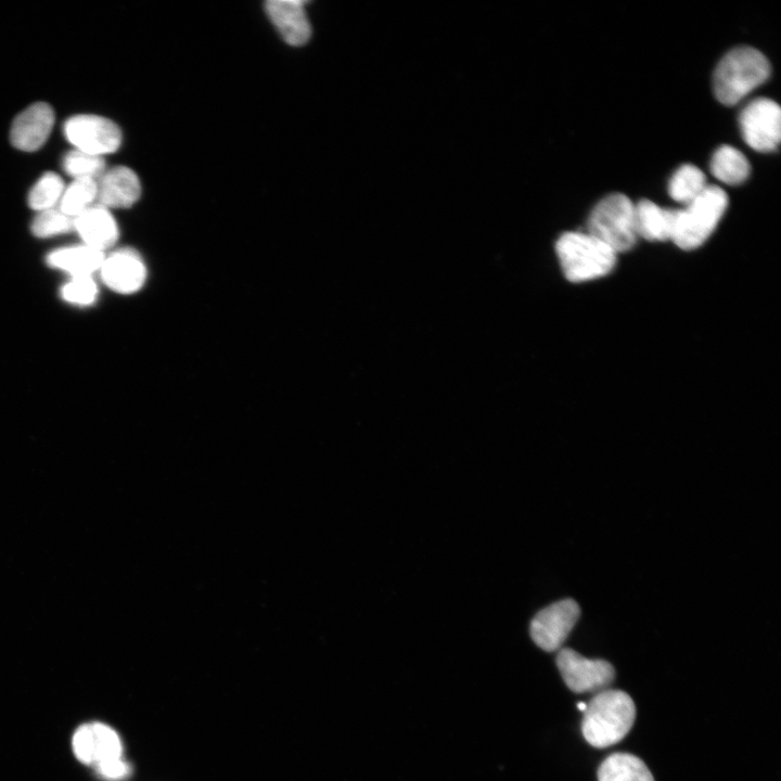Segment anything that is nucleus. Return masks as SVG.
I'll return each mask as SVG.
<instances>
[{
  "label": "nucleus",
  "instance_id": "5701e85b",
  "mask_svg": "<svg viewBox=\"0 0 781 781\" xmlns=\"http://www.w3.org/2000/svg\"><path fill=\"white\" fill-rule=\"evenodd\" d=\"M93 745L94 764L121 758V742L114 729L102 722L90 724Z\"/></svg>",
  "mask_w": 781,
  "mask_h": 781
},
{
  "label": "nucleus",
  "instance_id": "1a4fd4ad",
  "mask_svg": "<svg viewBox=\"0 0 781 781\" xmlns=\"http://www.w3.org/2000/svg\"><path fill=\"white\" fill-rule=\"evenodd\" d=\"M580 615V609L573 599L554 602L538 612L530 622V637L547 652L561 648Z\"/></svg>",
  "mask_w": 781,
  "mask_h": 781
},
{
  "label": "nucleus",
  "instance_id": "6ab92c4d",
  "mask_svg": "<svg viewBox=\"0 0 781 781\" xmlns=\"http://www.w3.org/2000/svg\"><path fill=\"white\" fill-rule=\"evenodd\" d=\"M706 187L703 171L694 165L683 164L671 176L668 193L673 200L686 205L697 197Z\"/></svg>",
  "mask_w": 781,
  "mask_h": 781
},
{
  "label": "nucleus",
  "instance_id": "7ed1b4c3",
  "mask_svg": "<svg viewBox=\"0 0 781 781\" xmlns=\"http://www.w3.org/2000/svg\"><path fill=\"white\" fill-rule=\"evenodd\" d=\"M556 255L565 278L574 283L609 274L617 254L588 232H565L556 241Z\"/></svg>",
  "mask_w": 781,
  "mask_h": 781
},
{
  "label": "nucleus",
  "instance_id": "423d86ee",
  "mask_svg": "<svg viewBox=\"0 0 781 781\" xmlns=\"http://www.w3.org/2000/svg\"><path fill=\"white\" fill-rule=\"evenodd\" d=\"M740 129L744 141L755 151L772 152L781 139V111L768 98L751 101L741 111Z\"/></svg>",
  "mask_w": 781,
  "mask_h": 781
},
{
  "label": "nucleus",
  "instance_id": "a878e982",
  "mask_svg": "<svg viewBox=\"0 0 781 781\" xmlns=\"http://www.w3.org/2000/svg\"><path fill=\"white\" fill-rule=\"evenodd\" d=\"M73 750L84 764H94V745L91 726H80L73 735Z\"/></svg>",
  "mask_w": 781,
  "mask_h": 781
},
{
  "label": "nucleus",
  "instance_id": "9b49d317",
  "mask_svg": "<svg viewBox=\"0 0 781 781\" xmlns=\"http://www.w3.org/2000/svg\"><path fill=\"white\" fill-rule=\"evenodd\" d=\"M54 112L48 103H34L13 120L10 139L14 148L33 152L40 149L50 136Z\"/></svg>",
  "mask_w": 781,
  "mask_h": 781
},
{
  "label": "nucleus",
  "instance_id": "20e7f679",
  "mask_svg": "<svg viewBox=\"0 0 781 781\" xmlns=\"http://www.w3.org/2000/svg\"><path fill=\"white\" fill-rule=\"evenodd\" d=\"M728 206L726 192L717 185H707L682 209H676L671 241L680 248H697L710 236Z\"/></svg>",
  "mask_w": 781,
  "mask_h": 781
},
{
  "label": "nucleus",
  "instance_id": "39448f33",
  "mask_svg": "<svg viewBox=\"0 0 781 781\" xmlns=\"http://www.w3.org/2000/svg\"><path fill=\"white\" fill-rule=\"evenodd\" d=\"M587 226L588 233L616 254L629 251L637 242L635 205L622 193L603 197L591 210Z\"/></svg>",
  "mask_w": 781,
  "mask_h": 781
},
{
  "label": "nucleus",
  "instance_id": "f3484780",
  "mask_svg": "<svg viewBox=\"0 0 781 781\" xmlns=\"http://www.w3.org/2000/svg\"><path fill=\"white\" fill-rule=\"evenodd\" d=\"M599 781H654L645 764L628 753H615L606 757L598 770Z\"/></svg>",
  "mask_w": 781,
  "mask_h": 781
},
{
  "label": "nucleus",
  "instance_id": "f03ea898",
  "mask_svg": "<svg viewBox=\"0 0 781 781\" xmlns=\"http://www.w3.org/2000/svg\"><path fill=\"white\" fill-rule=\"evenodd\" d=\"M769 75L770 64L759 50L752 47L734 48L715 68V97L725 105H734L765 82Z\"/></svg>",
  "mask_w": 781,
  "mask_h": 781
},
{
  "label": "nucleus",
  "instance_id": "4be33fe9",
  "mask_svg": "<svg viewBox=\"0 0 781 781\" xmlns=\"http://www.w3.org/2000/svg\"><path fill=\"white\" fill-rule=\"evenodd\" d=\"M62 167L74 179L98 180L105 171V162L101 156L74 150L64 155Z\"/></svg>",
  "mask_w": 781,
  "mask_h": 781
},
{
  "label": "nucleus",
  "instance_id": "2eb2a0df",
  "mask_svg": "<svg viewBox=\"0 0 781 781\" xmlns=\"http://www.w3.org/2000/svg\"><path fill=\"white\" fill-rule=\"evenodd\" d=\"M105 253L86 244L64 246L51 251L46 263L52 269L60 270L69 278L93 277L100 271Z\"/></svg>",
  "mask_w": 781,
  "mask_h": 781
},
{
  "label": "nucleus",
  "instance_id": "f8f14e48",
  "mask_svg": "<svg viewBox=\"0 0 781 781\" xmlns=\"http://www.w3.org/2000/svg\"><path fill=\"white\" fill-rule=\"evenodd\" d=\"M98 204L106 208H126L133 205L141 195V183L137 174L126 166L105 170L97 180Z\"/></svg>",
  "mask_w": 781,
  "mask_h": 781
},
{
  "label": "nucleus",
  "instance_id": "6e6552de",
  "mask_svg": "<svg viewBox=\"0 0 781 781\" xmlns=\"http://www.w3.org/2000/svg\"><path fill=\"white\" fill-rule=\"evenodd\" d=\"M556 665L566 686L576 693L603 691L615 677L609 662L587 658L569 648L559 651Z\"/></svg>",
  "mask_w": 781,
  "mask_h": 781
},
{
  "label": "nucleus",
  "instance_id": "f257e3e1",
  "mask_svg": "<svg viewBox=\"0 0 781 781\" xmlns=\"http://www.w3.org/2000/svg\"><path fill=\"white\" fill-rule=\"evenodd\" d=\"M582 713L584 738L590 745L603 748L616 744L629 732L636 707L626 692L605 689L587 703Z\"/></svg>",
  "mask_w": 781,
  "mask_h": 781
},
{
  "label": "nucleus",
  "instance_id": "0eeeda50",
  "mask_svg": "<svg viewBox=\"0 0 781 781\" xmlns=\"http://www.w3.org/2000/svg\"><path fill=\"white\" fill-rule=\"evenodd\" d=\"M63 131L76 150L95 156L113 153L121 143L118 126L102 116H73L65 121Z\"/></svg>",
  "mask_w": 781,
  "mask_h": 781
},
{
  "label": "nucleus",
  "instance_id": "4468645a",
  "mask_svg": "<svg viewBox=\"0 0 781 781\" xmlns=\"http://www.w3.org/2000/svg\"><path fill=\"white\" fill-rule=\"evenodd\" d=\"M74 229L86 244L105 252L117 241L119 230L110 209L97 204L92 205L74 218Z\"/></svg>",
  "mask_w": 781,
  "mask_h": 781
},
{
  "label": "nucleus",
  "instance_id": "a211bd4d",
  "mask_svg": "<svg viewBox=\"0 0 781 781\" xmlns=\"http://www.w3.org/2000/svg\"><path fill=\"white\" fill-rule=\"evenodd\" d=\"M750 163L744 154L731 145H721L713 154L710 171L719 181L735 185L746 180Z\"/></svg>",
  "mask_w": 781,
  "mask_h": 781
},
{
  "label": "nucleus",
  "instance_id": "9d476101",
  "mask_svg": "<svg viewBox=\"0 0 781 781\" xmlns=\"http://www.w3.org/2000/svg\"><path fill=\"white\" fill-rule=\"evenodd\" d=\"M99 272L110 290L124 295L138 292L148 273L142 257L132 248H119L105 255Z\"/></svg>",
  "mask_w": 781,
  "mask_h": 781
},
{
  "label": "nucleus",
  "instance_id": "dca6fc26",
  "mask_svg": "<svg viewBox=\"0 0 781 781\" xmlns=\"http://www.w3.org/2000/svg\"><path fill=\"white\" fill-rule=\"evenodd\" d=\"M638 236L648 241L671 240L676 209L661 207L650 200H641L635 205Z\"/></svg>",
  "mask_w": 781,
  "mask_h": 781
},
{
  "label": "nucleus",
  "instance_id": "412c9836",
  "mask_svg": "<svg viewBox=\"0 0 781 781\" xmlns=\"http://www.w3.org/2000/svg\"><path fill=\"white\" fill-rule=\"evenodd\" d=\"M65 190L62 178L55 172L42 175L28 194L29 206L38 212L54 208Z\"/></svg>",
  "mask_w": 781,
  "mask_h": 781
},
{
  "label": "nucleus",
  "instance_id": "b1692460",
  "mask_svg": "<svg viewBox=\"0 0 781 781\" xmlns=\"http://www.w3.org/2000/svg\"><path fill=\"white\" fill-rule=\"evenodd\" d=\"M30 228L35 236L46 239L74 229V219L54 207L39 212Z\"/></svg>",
  "mask_w": 781,
  "mask_h": 781
},
{
  "label": "nucleus",
  "instance_id": "ddd939ff",
  "mask_svg": "<svg viewBox=\"0 0 781 781\" xmlns=\"http://www.w3.org/2000/svg\"><path fill=\"white\" fill-rule=\"evenodd\" d=\"M265 9L286 43L297 47L309 40L311 28L304 1L269 0Z\"/></svg>",
  "mask_w": 781,
  "mask_h": 781
},
{
  "label": "nucleus",
  "instance_id": "393cba45",
  "mask_svg": "<svg viewBox=\"0 0 781 781\" xmlns=\"http://www.w3.org/2000/svg\"><path fill=\"white\" fill-rule=\"evenodd\" d=\"M60 294L71 305L87 307L97 300L99 289L93 277L69 278Z\"/></svg>",
  "mask_w": 781,
  "mask_h": 781
},
{
  "label": "nucleus",
  "instance_id": "bb28decb",
  "mask_svg": "<svg viewBox=\"0 0 781 781\" xmlns=\"http://www.w3.org/2000/svg\"><path fill=\"white\" fill-rule=\"evenodd\" d=\"M97 767L99 772L108 779H120L129 773V767L121 758L98 764Z\"/></svg>",
  "mask_w": 781,
  "mask_h": 781
},
{
  "label": "nucleus",
  "instance_id": "aec40b11",
  "mask_svg": "<svg viewBox=\"0 0 781 781\" xmlns=\"http://www.w3.org/2000/svg\"><path fill=\"white\" fill-rule=\"evenodd\" d=\"M97 195V180L74 179V181L65 188L59 202V209L74 219L93 205Z\"/></svg>",
  "mask_w": 781,
  "mask_h": 781
},
{
  "label": "nucleus",
  "instance_id": "cd10ccee",
  "mask_svg": "<svg viewBox=\"0 0 781 781\" xmlns=\"http://www.w3.org/2000/svg\"><path fill=\"white\" fill-rule=\"evenodd\" d=\"M577 707H578V709H579L580 712H584V710L586 709V707H587V703H585V702H579V703L577 704Z\"/></svg>",
  "mask_w": 781,
  "mask_h": 781
}]
</instances>
